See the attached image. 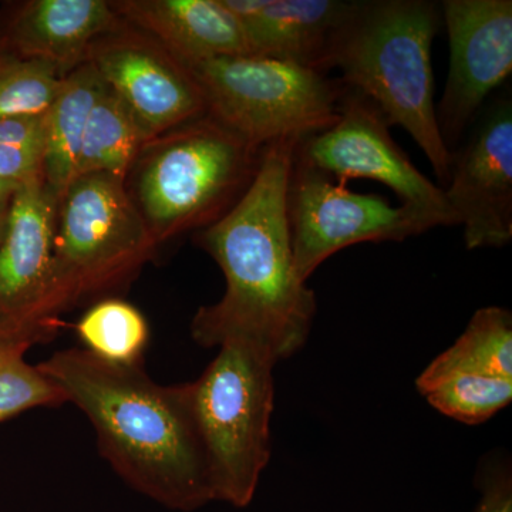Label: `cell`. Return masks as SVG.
<instances>
[{
	"label": "cell",
	"instance_id": "9",
	"mask_svg": "<svg viewBox=\"0 0 512 512\" xmlns=\"http://www.w3.org/2000/svg\"><path fill=\"white\" fill-rule=\"evenodd\" d=\"M343 87L336 123L299 141L296 154L339 183L359 178L386 185L429 229L457 225L443 188L421 173L393 140L375 104Z\"/></svg>",
	"mask_w": 512,
	"mask_h": 512
},
{
	"label": "cell",
	"instance_id": "21",
	"mask_svg": "<svg viewBox=\"0 0 512 512\" xmlns=\"http://www.w3.org/2000/svg\"><path fill=\"white\" fill-rule=\"evenodd\" d=\"M32 346L0 342V423L39 407L67 403L63 390L39 366L26 362Z\"/></svg>",
	"mask_w": 512,
	"mask_h": 512
},
{
	"label": "cell",
	"instance_id": "14",
	"mask_svg": "<svg viewBox=\"0 0 512 512\" xmlns=\"http://www.w3.org/2000/svg\"><path fill=\"white\" fill-rule=\"evenodd\" d=\"M123 19L107 0H20L0 8V47L66 76Z\"/></svg>",
	"mask_w": 512,
	"mask_h": 512
},
{
	"label": "cell",
	"instance_id": "15",
	"mask_svg": "<svg viewBox=\"0 0 512 512\" xmlns=\"http://www.w3.org/2000/svg\"><path fill=\"white\" fill-rule=\"evenodd\" d=\"M249 55L328 73L333 43L357 0H221Z\"/></svg>",
	"mask_w": 512,
	"mask_h": 512
},
{
	"label": "cell",
	"instance_id": "10",
	"mask_svg": "<svg viewBox=\"0 0 512 512\" xmlns=\"http://www.w3.org/2000/svg\"><path fill=\"white\" fill-rule=\"evenodd\" d=\"M450 66L436 120L453 156L487 97L512 72L511 0H444Z\"/></svg>",
	"mask_w": 512,
	"mask_h": 512
},
{
	"label": "cell",
	"instance_id": "20",
	"mask_svg": "<svg viewBox=\"0 0 512 512\" xmlns=\"http://www.w3.org/2000/svg\"><path fill=\"white\" fill-rule=\"evenodd\" d=\"M74 329L82 349L113 365H140L150 342L147 319L120 296L92 303Z\"/></svg>",
	"mask_w": 512,
	"mask_h": 512
},
{
	"label": "cell",
	"instance_id": "16",
	"mask_svg": "<svg viewBox=\"0 0 512 512\" xmlns=\"http://www.w3.org/2000/svg\"><path fill=\"white\" fill-rule=\"evenodd\" d=\"M111 5L124 22L184 64L251 56L244 30L221 0H117Z\"/></svg>",
	"mask_w": 512,
	"mask_h": 512
},
{
	"label": "cell",
	"instance_id": "24",
	"mask_svg": "<svg viewBox=\"0 0 512 512\" xmlns=\"http://www.w3.org/2000/svg\"><path fill=\"white\" fill-rule=\"evenodd\" d=\"M46 134V111L2 117L0 180L22 187L43 178Z\"/></svg>",
	"mask_w": 512,
	"mask_h": 512
},
{
	"label": "cell",
	"instance_id": "2",
	"mask_svg": "<svg viewBox=\"0 0 512 512\" xmlns=\"http://www.w3.org/2000/svg\"><path fill=\"white\" fill-rule=\"evenodd\" d=\"M37 366L86 414L101 456L128 487L173 511L214 501L188 383L163 386L143 363L113 365L82 348Z\"/></svg>",
	"mask_w": 512,
	"mask_h": 512
},
{
	"label": "cell",
	"instance_id": "19",
	"mask_svg": "<svg viewBox=\"0 0 512 512\" xmlns=\"http://www.w3.org/2000/svg\"><path fill=\"white\" fill-rule=\"evenodd\" d=\"M147 143L127 104L101 80L84 133L77 174H109L126 180L131 165Z\"/></svg>",
	"mask_w": 512,
	"mask_h": 512
},
{
	"label": "cell",
	"instance_id": "18",
	"mask_svg": "<svg viewBox=\"0 0 512 512\" xmlns=\"http://www.w3.org/2000/svg\"><path fill=\"white\" fill-rule=\"evenodd\" d=\"M480 375L512 379V315L500 306L474 313L463 335L433 360L416 380L421 394L447 376Z\"/></svg>",
	"mask_w": 512,
	"mask_h": 512
},
{
	"label": "cell",
	"instance_id": "26",
	"mask_svg": "<svg viewBox=\"0 0 512 512\" xmlns=\"http://www.w3.org/2000/svg\"><path fill=\"white\" fill-rule=\"evenodd\" d=\"M19 187H15V185L5 183V181L0 180V207L2 205L8 204L12 195L15 194V191L18 190Z\"/></svg>",
	"mask_w": 512,
	"mask_h": 512
},
{
	"label": "cell",
	"instance_id": "11",
	"mask_svg": "<svg viewBox=\"0 0 512 512\" xmlns=\"http://www.w3.org/2000/svg\"><path fill=\"white\" fill-rule=\"evenodd\" d=\"M86 62L127 104L147 141L207 114L190 69L124 20L93 43Z\"/></svg>",
	"mask_w": 512,
	"mask_h": 512
},
{
	"label": "cell",
	"instance_id": "7",
	"mask_svg": "<svg viewBox=\"0 0 512 512\" xmlns=\"http://www.w3.org/2000/svg\"><path fill=\"white\" fill-rule=\"evenodd\" d=\"M207 114L252 146L303 140L332 127L343 84L281 60L228 56L188 63Z\"/></svg>",
	"mask_w": 512,
	"mask_h": 512
},
{
	"label": "cell",
	"instance_id": "17",
	"mask_svg": "<svg viewBox=\"0 0 512 512\" xmlns=\"http://www.w3.org/2000/svg\"><path fill=\"white\" fill-rule=\"evenodd\" d=\"M101 79L89 63L62 77L55 99L46 110L47 134L43 181L57 198L76 178L77 163Z\"/></svg>",
	"mask_w": 512,
	"mask_h": 512
},
{
	"label": "cell",
	"instance_id": "3",
	"mask_svg": "<svg viewBox=\"0 0 512 512\" xmlns=\"http://www.w3.org/2000/svg\"><path fill=\"white\" fill-rule=\"evenodd\" d=\"M440 12L430 0H357L333 43L328 70L339 69L343 86L412 136L444 187L453 156L437 127L431 64Z\"/></svg>",
	"mask_w": 512,
	"mask_h": 512
},
{
	"label": "cell",
	"instance_id": "6",
	"mask_svg": "<svg viewBox=\"0 0 512 512\" xmlns=\"http://www.w3.org/2000/svg\"><path fill=\"white\" fill-rule=\"evenodd\" d=\"M276 363L268 350L229 340L188 383L214 501L245 508L254 500L271 458Z\"/></svg>",
	"mask_w": 512,
	"mask_h": 512
},
{
	"label": "cell",
	"instance_id": "8",
	"mask_svg": "<svg viewBox=\"0 0 512 512\" xmlns=\"http://www.w3.org/2000/svg\"><path fill=\"white\" fill-rule=\"evenodd\" d=\"M286 215L293 262L302 281H308L326 259L363 242H400L429 231L403 205L375 194L350 191L315 165L293 157Z\"/></svg>",
	"mask_w": 512,
	"mask_h": 512
},
{
	"label": "cell",
	"instance_id": "12",
	"mask_svg": "<svg viewBox=\"0 0 512 512\" xmlns=\"http://www.w3.org/2000/svg\"><path fill=\"white\" fill-rule=\"evenodd\" d=\"M59 198L43 178L19 187L0 242V342L50 340L42 323Z\"/></svg>",
	"mask_w": 512,
	"mask_h": 512
},
{
	"label": "cell",
	"instance_id": "22",
	"mask_svg": "<svg viewBox=\"0 0 512 512\" xmlns=\"http://www.w3.org/2000/svg\"><path fill=\"white\" fill-rule=\"evenodd\" d=\"M423 396L437 412L474 426L511 403L512 379L458 373L447 376Z\"/></svg>",
	"mask_w": 512,
	"mask_h": 512
},
{
	"label": "cell",
	"instance_id": "4",
	"mask_svg": "<svg viewBox=\"0 0 512 512\" xmlns=\"http://www.w3.org/2000/svg\"><path fill=\"white\" fill-rule=\"evenodd\" d=\"M261 153L204 114L147 141L124 181L161 247L224 217L254 180Z\"/></svg>",
	"mask_w": 512,
	"mask_h": 512
},
{
	"label": "cell",
	"instance_id": "27",
	"mask_svg": "<svg viewBox=\"0 0 512 512\" xmlns=\"http://www.w3.org/2000/svg\"><path fill=\"white\" fill-rule=\"evenodd\" d=\"M9 202L8 204L2 205V207H0V242H2L3 235H5L6 231V225H8Z\"/></svg>",
	"mask_w": 512,
	"mask_h": 512
},
{
	"label": "cell",
	"instance_id": "5",
	"mask_svg": "<svg viewBox=\"0 0 512 512\" xmlns=\"http://www.w3.org/2000/svg\"><path fill=\"white\" fill-rule=\"evenodd\" d=\"M157 249L124 178H74L57 202L52 272L42 309L49 338L62 325L63 313L119 298Z\"/></svg>",
	"mask_w": 512,
	"mask_h": 512
},
{
	"label": "cell",
	"instance_id": "13",
	"mask_svg": "<svg viewBox=\"0 0 512 512\" xmlns=\"http://www.w3.org/2000/svg\"><path fill=\"white\" fill-rule=\"evenodd\" d=\"M467 249L501 248L512 239V104L501 99L451 160L443 187Z\"/></svg>",
	"mask_w": 512,
	"mask_h": 512
},
{
	"label": "cell",
	"instance_id": "1",
	"mask_svg": "<svg viewBox=\"0 0 512 512\" xmlns=\"http://www.w3.org/2000/svg\"><path fill=\"white\" fill-rule=\"evenodd\" d=\"M299 141L262 148L254 180L237 204L195 232V244L217 262L227 284L220 301L201 306L192 318V339L202 348L244 340L281 362L309 338L316 296L296 272L286 215Z\"/></svg>",
	"mask_w": 512,
	"mask_h": 512
},
{
	"label": "cell",
	"instance_id": "23",
	"mask_svg": "<svg viewBox=\"0 0 512 512\" xmlns=\"http://www.w3.org/2000/svg\"><path fill=\"white\" fill-rule=\"evenodd\" d=\"M62 76L49 64L0 47V119L49 109Z\"/></svg>",
	"mask_w": 512,
	"mask_h": 512
},
{
	"label": "cell",
	"instance_id": "25",
	"mask_svg": "<svg viewBox=\"0 0 512 512\" xmlns=\"http://www.w3.org/2000/svg\"><path fill=\"white\" fill-rule=\"evenodd\" d=\"M481 497L474 512H512V478L508 468H491L481 476Z\"/></svg>",
	"mask_w": 512,
	"mask_h": 512
}]
</instances>
